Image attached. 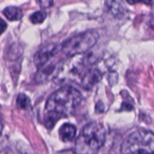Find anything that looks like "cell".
<instances>
[{"instance_id": "cell-12", "label": "cell", "mask_w": 154, "mask_h": 154, "mask_svg": "<svg viewBox=\"0 0 154 154\" xmlns=\"http://www.w3.org/2000/svg\"><path fill=\"white\" fill-rule=\"evenodd\" d=\"M47 14L43 11H38L30 16V21L33 24L42 23L46 19Z\"/></svg>"}, {"instance_id": "cell-9", "label": "cell", "mask_w": 154, "mask_h": 154, "mask_svg": "<svg viewBox=\"0 0 154 154\" xmlns=\"http://www.w3.org/2000/svg\"><path fill=\"white\" fill-rule=\"evenodd\" d=\"M3 14L11 21L20 20L23 16V11L20 8L15 6H9L3 10Z\"/></svg>"}, {"instance_id": "cell-13", "label": "cell", "mask_w": 154, "mask_h": 154, "mask_svg": "<svg viewBox=\"0 0 154 154\" xmlns=\"http://www.w3.org/2000/svg\"><path fill=\"white\" fill-rule=\"evenodd\" d=\"M6 29H7V23L2 18L0 17V35L2 34Z\"/></svg>"}, {"instance_id": "cell-2", "label": "cell", "mask_w": 154, "mask_h": 154, "mask_svg": "<svg viewBox=\"0 0 154 154\" xmlns=\"http://www.w3.org/2000/svg\"><path fill=\"white\" fill-rule=\"evenodd\" d=\"M106 140V129L102 123L91 122L84 126L75 143V154H98Z\"/></svg>"}, {"instance_id": "cell-11", "label": "cell", "mask_w": 154, "mask_h": 154, "mask_svg": "<svg viewBox=\"0 0 154 154\" xmlns=\"http://www.w3.org/2000/svg\"><path fill=\"white\" fill-rule=\"evenodd\" d=\"M17 104L20 109L27 110L31 105V102H30L29 98L26 95L20 93L18 95L17 99Z\"/></svg>"}, {"instance_id": "cell-8", "label": "cell", "mask_w": 154, "mask_h": 154, "mask_svg": "<svg viewBox=\"0 0 154 154\" xmlns=\"http://www.w3.org/2000/svg\"><path fill=\"white\" fill-rule=\"evenodd\" d=\"M77 128L71 123H65L60 127L59 134L61 140L64 142L72 141L76 136Z\"/></svg>"}, {"instance_id": "cell-10", "label": "cell", "mask_w": 154, "mask_h": 154, "mask_svg": "<svg viewBox=\"0 0 154 154\" xmlns=\"http://www.w3.org/2000/svg\"><path fill=\"white\" fill-rule=\"evenodd\" d=\"M110 11L115 17H120L124 14V9L120 2L116 1H108L105 2Z\"/></svg>"}, {"instance_id": "cell-7", "label": "cell", "mask_w": 154, "mask_h": 154, "mask_svg": "<svg viewBox=\"0 0 154 154\" xmlns=\"http://www.w3.org/2000/svg\"><path fill=\"white\" fill-rule=\"evenodd\" d=\"M57 66L56 65L48 64L46 66H43L40 68L39 71L35 75V81L37 83H45L48 81L53 78L54 74L56 73Z\"/></svg>"}, {"instance_id": "cell-1", "label": "cell", "mask_w": 154, "mask_h": 154, "mask_svg": "<svg viewBox=\"0 0 154 154\" xmlns=\"http://www.w3.org/2000/svg\"><path fill=\"white\" fill-rule=\"evenodd\" d=\"M82 100V95L75 87L65 86L54 92L45 105V119L56 124L60 118L69 117L75 112Z\"/></svg>"}, {"instance_id": "cell-6", "label": "cell", "mask_w": 154, "mask_h": 154, "mask_svg": "<svg viewBox=\"0 0 154 154\" xmlns=\"http://www.w3.org/2000/svg\"><path fill=\"white\" fill-rule=\"evenodd\" d=\"M102 75L98 69H90L87 72H85L81 78V84L86 89H90L101 80Z\"/></svg>"}, {"instance_id": "cell-16", "label": "cell", "mask_w": 154, "mask_h": 154, "mask_svg": "<svg viewBox=\"0 0 154 154\" xmlns=\"http://www.w3.org/2000/svg\"><path fill=\"white\" fill-rule=\"evenodd\" d=\"M3 129V123H2V117L0 116V135H1Z\"/></svg>"}, {"instance_id": "cell-14", "label": "cell", "mask_w": 154, "mask_h": 154, "mask_svg": "<svg viewBox=\"0 0 154 154\" xmlns=\"http://www.w3.org/2000/svg\"><path fill=\"white\" fill-rule=\"evenodd\" d=\"M38 3L42 8H48L50 6L53 5V4H54L52 1H41L38 2Z\"/></svg>"}, {"instance_id": "cell-3", "label": "cell", "mask_w": 154, "mask_h": 154, "mask_svg": "<svg viewBox=\"0 0 154 154\" xmlns=\"http://www.w3.org/2000/svg\"><path fill=\"white\" fill-rule=\"evenodd\" d=\"M120 151L122 154H153V132L140 129L132 132L123 141Z\"/></svg>"}, {"instance_id": "cell-5", "label": "cell", "mask_w": 154, "mask_h": 154, "mask_svg": "<svg viewBox=\"0 0 154 154\" xmlns=\"http://www.w3.org/2000/svg\"><path fill=\"white\" fill-rule=\"evenodd\" d=\"M58 51V46L56 44H50L39 50L34 57V63L38 68L45 66Z\"/></svg>"}, {"instance_id": "cell-15", "label": "cell", "mask_w": 154, "mask_h": 154, "mask_svg": "<svg viewBox=\"0 0 154 154\" xmlns=\"http://www.w3.org/2000/svg\"><path fill=\"white\" fill-rule=\"evenodd\" d=\"M55 154H75V152L72 151V150H63V151L58 152V153H55Z\"/></svg>"}, {"instance_id": "cell-4", "label": "cell", "mask_w": 154, "mask_h": 154, "mask_svg": "<svg viewBox=\"0 0 154 154\" xmlns=\"http://www.w3.org/2000/svg\"><path fill=\"white\" fill-rule=\"evenodd\" d=\"M99 35L95 30H89L65 41L61 50L66 55L75 57L90 51L98 42Z\"/></svg>"}]
</instances>
